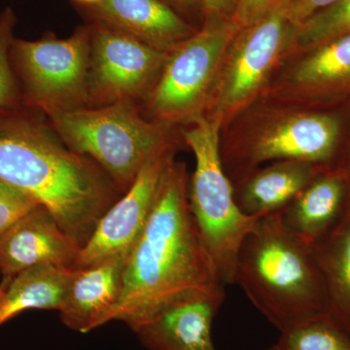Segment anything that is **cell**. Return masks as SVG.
I'll list each match as a JSON object with an SVG mask.
<instances>
[{"label":"cell","mask_w":350,"mask_h":350,"mask_svg":"<svg viewBox=\"0 0 350 350\" xmlns=\"http://www.w3.org/2000/svg\"><path fill=\"white\" fill-rule=\"evenodd\" d=\"M239 31L231 19H207L170 51L158 81L142 103V114L175 126L204 116L226 51Z\"/></svg>","instance_id":"8"},{"label":"cell","mask_w":350,"mask_h":350,"mask_svg":"<svg viewBox=\"0 0 350 350\" xmlns=\"http://www.w3.org/2000/svg\"><path fill=\"white\" fill-rule=\"evenodd\" d=\"M45 117L24 105L0 107V178L47 208L82 250L122 193L93 160L69 148Z\"/></svg>","instance_id":"2"},{"label":"cell","mask_w":350,"mask_h":350,"mask_svg":"<svg viewBox=\"0 0 350 350\" xmlns=\"http://www.w3.org/2000/svg\"><path fill=\"white\" fill-rule=\"evenodd\" d=\"M46 117L64 144L93 160L122 194L149 157L178 137L176 126L147 119L133 103L83 107Z\"/></svg>","instance_id":"5"},{"label":"cell","mask_w":350,"mask_h":350,"mask_svg":"<svg viewBox=\"0 0 350 350\" xmlns=\"http://www.w3.org/2000/svg\"><path fill=\"white\" fill-rule=\"evenodd\" d=\"M349 32L350 0H340L299 25L291 56Z\"/></svg>","instance_id":"22"},{"label":"cell","mask_w":350,"mask_h":350,"mask_svg":"<svg viewBox=\"0 0 350 350\" xmlns=\"http://www.w3.org/2000/svg\"><path fill=\"white\" fill-rule=\"evenodd\" d=\"M129 254L114 255L86 268L72 269L59 310L64 325L85 334L110 322L121 297Z\"/></svg>","instance_id":"15"},{"label":"cell","mask_w":350,"mask_h":350,"mask_svg":"<svg viewBox=\"0 0 350 350\" xmlns=\"http://www.w3.org/2000/svg\"><path fill=\"white\" fill-rule=\"evenodd\" d=\"M189 180L185 163L174 159L126 259L121 297L110 321L131 329L185 295L225 286L191 213Z\"/></svg>","instance_id":"1"},{"label":"cell","mask_w":350,"mask_h":350,"mask_svg":"<svg viewBox=\"0 0 350 350\" xmlns=\"http://www.w3.org/2000/svg\"><path fill=\"white\" fill-rule=\"evenodd\" d=\"M340 0H290L288 15L296 27L312 15L337 3Z\"/></svg>","instance_id":"26"},{"label":"cell","mask_w":350,"mask_h":350,"mask_svg":"<svg viewBox=\"0 0 350 350\" xmlns=\"http://www.w3.org/2000/svg\"><path fill=\"white\" fill-rule=\"evenodd\" d=\"M81 247L43 206L0 236V269L7 276L40 265L73 269Z\"/></svg>","instance_id":"14"},{"label":"cell","mask_w":350,"mask_h":350,"mask_svg":"<svg viewBox=\"0 0 350 350\" xmlns=\"http://www.w3.org/2000/svg\"><path fill=\"white\" fill-rule=\"evenodd\" d=\"M289 3L239 29L228 46L204 115L221 133L265 96L291 56L298 27L289 19Z\"/></svg>","instance_id":"7"},{"label":"cell","mask_w":350,"mask_h":350,"mask_svg":"<svg viewBox=\"0 0 350 350\" xmlns=\"http://www.w3.org/2000/svg\"><path fill=\"white\" fill-rule=\"evenodd\" d=\"M207 19H231L239 0H195Z\"/></svg>","instance_id":"27"},{"label":"cell","mask_w":350,"mask_h":350,"mask_svg":"<svg viewBox=\"0 0 350 350\" xmlns=\"http://www.w3.org/2000/svg\"><path fill=\"white\" fill-rule=\"evenodd\" d=\"M280 350H350V335L328 312L317 313L280 332Z\"/></svg>","instance_id":"21"},{"label":"cell","mask_w":350,"mask_h":350,"mask_svg":"<svg viewBox=\"0 0 350 350\" xmlns=\"http://www.w3.org/2000/svg\"><path fill=\"white\" fill-rule=\"evenodd\" d=\"M181 137L195 156L189 180V206L211 253L223 284L234 283L239 248L259 219L245 215L234 198L220 154V129L206 116L181 131Z\"/></svg>","instance_id":"6"},{"label":"cell","mask_w":350,"mask_h":350,"mask_svg":"<svg viewBox=\"0 0 350 350\" xmlns=\"http://www.w3.org/2000/svg\"><path fill=\"white\" fill-rule=\"evenodd\" d=\"M72 269L40 265L13 276L0 298V326L25 310H55L63 305Z\"/></svg>","instance_id":"20"},{"label":"cell","mask_w":350,"mask_h":350,"mask_svg":"<svg viewBox=\"0 0 350 350\" xmlns=\"http://www.w3.org/2000/svg\"><path fill=\"white\" fill-rule=\"evenodd\" d=\"M225 297L223 285L192 292L131 331L149 350H216L213 325Z\"/></svg>","instance_id":"13"},{"label":"cell","mask_w":350,"mask_h":350,"mask_svg":"<svg viewBox=\"0 0 350 350\" xmlns=\"http://www.w3.org/2000/svg\"><path fill=\"white\" fill-rule=\"evenodd\" d=\"M39 206L32 196L0 178V236Z\"/></svg>","instance_id":"24"},{"label":"cell","mask_w":350,"mask_h":350,"mask_svg":"<svg viewBox=\"0 0 350 350\" xmlns=\"http://www.w3.org/2000/svg\"><path fill=\"white\" fill-rule=\"evenodd\" d=\"M312 250L325 286L327 312L350 335V204Z\"/></svg>","instance_id":"19"},{"label":"cell","mask_w":350,"mask_h":350,"mask_svg":"<svg viewBox=\"0 0 350 350\" xmlns=\"http://www.w3.org/2000/svg\"><path fill=\"white\" fill-rule=\"evenodd\" d=\"M16 24L17 16L10 7H7L0 13V107L22 105L19 84L10 59Z\"/></svg>","instance_id":"23"},{"label":"cell","mask_w":350,"mask_h":350,"mask_svg":"<svg viewBox=\"0 0 350 350\" xmlns=\"http://www.w3.org/2000/svg\"><path fill=\"white\" fill-rule=\"evenodd\" d=\"M90 27L88 107L142 103L158 81L169 53L107 25L92 22Z\"/></svg>","instance_id":"10"},{"label":"cell","mask_w":350,"mask_h":350,"mask_svg":"<svg viewBox=\"0 0 350 350\" xmlns=\"http://www.w3.org/2000/svg\"><path fill=\"white\" fill-rule=\"evenodd\" d=\"M332 167L337 169L344 176L345 182H347V191H349V204H350V137L344 145H342V150L338 154L337 160L334 163Z\"/></svg>","instance_id":"28"},{"label":"cell","mask_w":350,"mask_h":350,"mask_svg":"<svg viewBox=\"0 0 350 350\" xmlns=\"http://www.w3.org/2000/svg\"><path fill=\"white\" fill-rule=\"evenodd\" d=\"M342 131L337 114L262 96L221 133V160L232 184L262 163L333 165L344 145Z\"/></svg>","instance_id":"4"},{"label":"cell","mask_w":350,"mask_h":350,"mask_svg":"<svg viewBox=\"0 0 350 350\" xmlns=\"http://www.w3.org/2000/svg\"><path fill=\"white\" fill-rule=\"evenodd\" d=\"M172 6L176 7V8L182 9V10H187L194 5L195 0H169Z\"/></svg>","instance_id":"29"},{"label":"cell","mask_w":350,"mask_h":350,"mask_svg":"<svg viewBox=\"0 0 350 350\" xmlns=\"http://www.w3.org/2000/svg\"><path fill=\"white\" fill-rule=\"evenodd\" d=\"M75 1L83 8H88V7L96 5V4L100 3L101 0H75Z\"/></svg>","instance_id":"30"},{"label":"cell","mask_w":350,"mask_h":350,"mask_svg":"<svg viewBox=\"0 0 350 350\" xmlns=\"http://www.w3.org/2000/svg\"><path fill=\"white\" fill-rule=\"evenodd\" d=\"M180 140H170L149 157L130 188L101 217L73 269L131 252L148 220L163 174L174 160Z\"/></svg>","instance_id":"11"},{"label":"cell","mask_w":350,"mask_h":350,"mask_svg":"<svg viewBox=\"0 0 350 350\" xmlns=\"http://www.w3.org/2000/svg\"><path fill=\"white\" fill-rule=\"evenodd\" d=\"M264 96L310 108L350 100V32L288 57Z\"/></svg>","instance_id":"12"},{"label":"cell","mask_w":350,"mask_h":350,"mask_svg":"<svg viewBox=\"0 0 350 350\" xmlns=\"http://www.w3.org/2000/svg\"><path fill=\"white\" fill-rule=\"evenodd\" d=\"M286 0H239L231 20L239 29L252 25Z\"/></svg>","instance_id":"25"},{"label":"cell","mask_w":350,"mask_h":350,"mask_svg":"<svg viewBox=\"0 0 350 350\" xmlns=\"http://www.w3.org/2000/svg\"><path fill=\"white\" fill-rule=\"evenodd\" d=\"M325 167L299 161L269 163L232 184L234 198L250 217L280 213Z\"/></svg>","instance_id":"18"},{"label":"cell","mask_w":350,"mask_h":350,"mask_svg":"<svg viewBox=\"0 0 350 350\" xmlns=\"http://www.w3.org/2000/svg\"><path fill=\"white\" fill-rule=\"evenodd\" d=\"M234 283L280 332L327 312L325 286L312 245L290 232L280 213L260 218L244 239Z\"/></svg>","instance_id":"3"},{"label":"cell","mask_w":350,"mask_h":350,"mask_svg":"<svg viewBox=\"0 0 350 350\" xmlns=\"http://www.w3.org/2000/svg\"><path fill=\"white\" fill-rule=\"evenodd\" d=\"M349 204L344 176L335 167H324L280 213L283 224L305 243L313 245L342 219Z\"/></svg>","instance_id":"17"},{"label":"cell","mask_w":350,"mask_h":350,"mask_svg":"<svg viewBox=\"0 0 350 350\" xmlns=\"http://www.w3.org/2000/svg\"><path fill=\"white\" fill-rule=\"evenodd\" d=\"M4 289L3 288H0V298H1L2 295H3Z\"/></svg>","instance_id":"32"},{"label":"cell","mask_w":350,"mask_h":350,"mask_svg":"<svg viewBox=\"0 0 350 350\" xmlns=\"http://www.w3.org/2000/svg\"><path fill=\"white\" fill-rule=\"evenodd\" d=\"M90 50V25L68 38L51 32L38 40L14 38L10 59L22 105L45 116L88 107Z\"/></svg>","instance_id":"9"},{"label":"cell","mask_w":350,"mask_h":350,"mask_svg":"<svg viewBox=\"0 0 350 350\" xmlns=\"http://www.w3.org/2000/svg\"><path fill=\"white\" fill-rule=\"evenodd\" d=\"M268 350H280V349H278V347H276V345H273V347H271V349H269Z\"/></svg>","instance_id":"31"},{"label":"cell","mask_w":350,"mask_h":350,"mask_svg":"<svg viewBox=\"0 0 350 350\" xmlns=\"http://www.w3.org/2000/svg\"><path fill=\"white\" fill-rule=\"evenodd\" d=\"M85 12L98 23L170 53L196 29L163 0H101Z\"/></svg>","instance_id":"16"}]
</instances>
